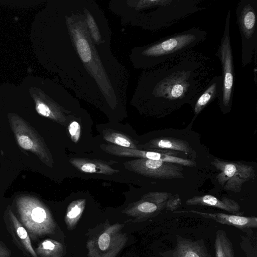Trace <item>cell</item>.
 <instances>
[{
  "mask_svg": "<svg viewBox=\"0 0 257 257\" xmlns=\"http://www.w3.org/2000/svg\"><path fill=\"white\" fill-rule=\"evenodd\" d=\"M64 33L74 56L64 70V83L76 94H98L114 100L124 94L126 79L122 66L109 46L93 41L85 21L84 1H64Z\"/></svg>",
  "mask_w": 257,
  "mask_h": 257,
  "instance_id": "1",
  "label": "cell"
},
{
  "mask_svg": "<svg viewBox=\"0 0 257 257\" xmlns=\"http://www.w3.org/2000/svg\"><path fill=\"white\" fill-rule=\"evenodd\" d=\"M214 60L191 50L142 73L135 92L144 102L164 108L194 104L215 72Z\"/></svg>",
  "mask_w": 257,
  "mask_h": 257,
  "instance_id": "2",
  "label": "cell"
},
{
  "mask_svg": "<svg viewBox=\"0 0 257 257\" xmlns=\"http://www.w3.org/2000/svg\"><path fill=\"white\" fill-rule=\"evenodd\" d=\"M203 0H139L122 3L127 13H133V24L158 31L204 10Z\"/></svg>",
  "mask_w": 257,
  "mask_h": 257,
  "instance_id": "3",
  "label": "cell"
},
{
  "mask_svg": "<svg viewBox=\"0 0 257 257\" xmlns=\"http://www.w3.org/2000/svg\"><path fill=\"white\" fill-rule=\"evenodd\" d=\"M208 32L193 27L135 48L132 60L138 69H146L187 52L207 38Z\"/></svg>",
  "mask_w": 257,
  "mask_h": 257,
  "instance_id": "4",
  "label": "cell"
},
{
  "mask_svg": "<svg viewBox=\"0 0 257 257\" xmlns=\"http://www.w3.org/2000/svg\"><path fill=\"white\" fill-rule=\"evenodd\" d=\"M235 13L241 37V63L245 67L257 51V0L239 1Z\"/></svg>",
  "mask_w": 257,
  "mask_h": 257,
  "instance_id": "5",
  "label": "cell"
},
{
  "mask_svg": "<svg viewBox=\"0 0 257 257\" xmlns=\"http://www.w3.org/2000/svg\"><path fill=\"white\" fill-rule=\"evenodd\" d=\"M230 16L231 10H228L223 33L215 53L222 67V90L219 101L221 108L224 110L231 107L235 83L234 65L230 35Z\"/></svg>",
  "mask_w": 257,
  "mask_h": 257,
  "instance_id": "6",
  "label": "cell"
},
{
  "mask_svg": "<svg viewBox=\"0 0 257 257\" xmlns=\"http://www.w3.org/2000/svg\"><path fill=\"white\" fill-rule=\"evenodd\" d=\"M16 204L21 222L31 236L34 238L49 231L51 221L48 212L37 198L22 195L17 198Z\"/></svg>",
  "mask_w": 257,
  "mask_h": 257,
  "instance_id": "7",
  "label": "cell"
},
{
  "mask_svg": "<svg viewBox=\"0 0 257 257\" xmlns=\"http://www.w3.org/2000/svg\"><path fill=\"white\" fill-rule=\"evenodd\" d=\"M11 128L19 146L31 152L45 164L51 163V156L41 136L25 120L16 115L9 118Z\"/></svg>",
  "mask_w": 257,
  "mask_h": 257,
  "instance_id": "8",
  "label": "cell"
},
{
  "mask_svg": "<svg viewBox=\"0 0 257 257\" xmlns=\"http://www.w3.org/2000/svg\"><path fill=\"white\" fill-rule=\"evenodd\" d=\"M211 164L220 171L216 179L227 191L239 192L244 183L253 178V167L241 163L229 162L214 159Z\"/></svg>",
  "mask_w": 257,
  "mask_h": 257,
  "instance_id": "9",
  "label": "cell"
},
{
  "mask_svg": "<svg viewBox=\"0 0 257 257\" xmlns=\"http://www.w3.org/2000/svg\"><path fill=\"white\" fill-rule=\"evenodd\" d=\"M127 166L142 175L159 179H172L184 177L181 165L144 158L127 162Z\"/></svg>",
  "mask_w": 257,
  "mask_h": 257,
  "instance_id": "10",
  "label": "cell"
},
{
  "mask_svg": "<svg viewBox=\"0 0 257 257\" xmlns=\"http://www.w3.org/2000/svg\"><path fill=\"white\" fill-rule=\"evenodd\" d=\"M160 254L163 257H212L203 240H194L179 235L174 248Z\"/></svg>",
  "mask_w": 257,
  "mask_h": 257,
  "instance_id": "11",
  "label": "cell"
},
{
  "mask_svg": "<svg viewBox=\"0 0 257 257\" xmlns=\"http://www.w3.org/2000/svg\"><path fill=\"white\" fill-rule=\"evenodd\" d=\"M174 212H190L196 214L204 218L212 219L222 224L233 226L246 232H249L252 228L257 227V218L255 216H243L223 213H208L192 210Z\"/></svg>",
  "mask_w": 257,
  "mask_h": 257,
  "instance_id": "12",
  "label": "cell"
},
{
  "mask_svg": "<svg viewBox=\"0 0 257 257\" xmlns=\"http://www.w3.org/2000/svg\"><path fill=\"white\" fill-rule=\"evenodd\" d=\"M185 204L188 205H200L219 208L233 214H240V206L233 199L223 197L219 199L211 195L196 196L187 199Z\"/></svg>",
  "mask_w": 257,
  "mask_h": 257,
  "instance_id": "13",
  "label": "cell"
},
{
  "mask_svg": "<svg viewBox=\"0 0 257 257\" xmlns=\"http://www.w3.org/2000/svg\"><path fill=\"white\" fill-rule=\"evenodd\" d=\"M222 75L214 76L193 104L194 114L197 116L208 104L220 97L222 90Z\"/></svg>",
  "mask_w": 257,
  "mask_h": 257,
  "instance_id": "14",
  "label": "cell"
},
{
  "mask_svg": "<svg viewBox=\"0 0 257 257\" xmlns=\"http://www.w3.org/2000/svg\"><path fill=\"white\" fill-rule=\"evenodd\" d=\"M148 144V147L151 148L179 151L185 153H189L191 150L187 142L172 138H157L151 140Z\"/></svg>",
  "mask_w": 257,
  "mask_h": 257,
  "instance_id": "15",
  "label": "cell"
},
{
  "mask_svg": "<svg viewBox=\"0 0 257 257\" xmlns=\"http://www.w3.org/2000/svg\"><path fill=\"white\" fill-rule=\"evenodd\" d=\"M8 214L15 233L23 247L33 257H38L32 247L27 230L18 220L10 208L8 211Z\"/></svg>",
  "mask_w": 257,
  "mask_h": 257,
  "instance_id": "16",
  "label": "cell"
},
{
  "mask_svg": "<svg viewBox=\"0 0 257 257\" xmlns=\"http://www.w3.org/2000/svg\"><path fill=\"white\" fill-rule=\"evenodd\" d=\"M216 257H235L233 245L225 231L218 229L214 241Z\"/></svg>",
  "mask_w": 257,
  "mask_h": 257,
  "instance_id": "17",
  "label": "cell"
},
{
  "mask_svg": "<svg viewBox=\"0 0 257 257\" xmlns=\"http://www.w3.org/2000/svg\"><path fill=\"white\" fill-rule=\"evenodd\" d=\"M71 162L76 167L84 172L106 174L117 172V170H114L108 165L99 161L75 159Z\"/></svg>",
  "mask_w": 257,
  "mask_h": 257,
  "instance_id": "18",
  "label": "cell"
},
{
  "mask_svg": "<svg viewBox=\"0 0 257 257\" xmlns=\"http://www.w3.org/2000/svg\"><path fill=\"white\" fill-rule=\"evenodd\" d=\"M36 109L39 114L43 116L57 121H63V116L58 108L50 106L43 101L38 100L36 102Z\"/></svg>",
  "mask_w": 257,
  "mask_h": 257,
  "instance_id": "19",
  "label": "cell"
},
{
  "mask_svg": "<svg viewBox=\"0 0 257 257\" xmlns=\"http://www.w3.org/2000/svg\"><path fill=\"white\" fill-rule=\"evenodd\" d=\"M104 138L107 141L113 143L117 145V146L136 149V147L134 143H133L127 138L121 134L116 133H112L107 134L105 135Z\"/></svg>",
  "mask_w": 257,
  "mask_h": 257,
  "instance_id": "20",
  "label": "cell"
},
{
  "mask_svg": "<svg viewBox=\"0 0 257 257\" xmlns=\"http://www.w3.org/2000/svg\"><path fill=\"white\" fill-rule=\"evenodd\" d=\"M69 132L72 140L75 142H77L80 132L79 124L76 121H72L69 125Z\"/></svg>",
  "mask_w": 257,
  "mask_h": 257,
  "instance_id": "21",
  "label": "cell"
},
{
  "mask_svg": "<svg viewBox=\"0 0 257 257\" xmlns=\"http://www.w3.org/2000/svg\"><path fill=\"white\" fill-rule=\"evenodd\" d=\"M181 204V201L179 197L176 196L175 197H174L173 196L167 201L166 208L168 210L174 211Z\"/></svg>",
  "mask_w": 257,
  "mask_h": 257,
  "instance_id": "22",
  "label": "cell"
},
{
  "mask_svg": "<svg viewBox=\"0 0 257 257\" xmlns=\"http://www.w3.org/2000/svg\"><path fill=\"white\" fill-rule=\"evenodd\" d=\"M110 243V236L106 233L102 234L98 239V245L100 249L104 250L107 249Z\"/></svg>",
  "mask_w": 257,
  "mask_h": 257,
  "instance_id": "23",
  "label": "cell"
},
{
  "mask_svg": "<svg viewBox=\"0 0 257 257\" xmlns=\"http://www.w3.org/2000/svg\"><path fill=\"white\" fill-rule=\"evenodd\" d=\"M11 255L10 250L0 242V257H10Z\"/></svg>",
  "mask_w": 257,
  "mask_h": 257,
  "instance_id": "24",
  "label": "cell"
},
{
  "mask_svg": "<svg viewBox=\"0 0 257 257\" xmlns=\"http://www.w3.org/2000/svg\"><path fill=\"white\" fill-rule=\"evenodd\" d=\"M80 209L77 206H75L68 213L67 216L70 218L76 217L80 213Z\"/></svg>",
  "mask_w": 257,
  "mask_h": 257,
  "instance_id": "25",
  "label": "cell"
},
{
  "mask_svg": "<svg viewBox=\"0 0 257 257\" xmlns=\"http://www.w3.org/2000/svg\"><path fill=\"white\" fill-rule=\"evenodd\" d=\"M249 248H250V245H249ZM251 252V251H250V250L249 249V252Z\"/></svg>",
  "mask_w": 257,
  "mask_h": 257,
  "instance_id": "26",
  "label": "cell"
}]
</instances>
